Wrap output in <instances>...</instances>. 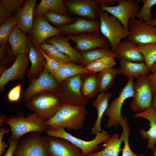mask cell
Masks as SVG:
<instances>
[{
    "label": "cell",
    "instance_id": "cell-1",
    "mask_svg": "<svg viewBox=\"0 0 156 156\" xmlns=\"http://www.w3.org/2000/svg\"><path fill=\"white\" fill-rule=\"evenodd\" d=\"M87 115L85 106L63 103L55 115L45 121L49 129L63 127L69 130L81 129Z\"/></svg>",
    "mask_w": 156,
    "mask_h": 156
},
{
    "label": "cell",
    "instance_id": "cell-2",
    "mask_svg": "<svg viewBox=\"0 0 156 156\" xmlns=\"http://www.w3.org/2000/svg\"><path fill=\"white\" fill-rule=\"evenodd\" d=\"M45 121L35 112L29 113L26 117L21 112L17 116L12 115L10 118H6L4 123L10 127L12 133L8 140L7 146L12 140H20L24 135L28 133L46 132L49 129Z\"/></svg>",
    "mask_w": 156,
    "mask_h": 156
},
{
    "label": "cell",
    "instance_id": "cell-3",
    "mask_svg": "<svg viewBox=\"0 0 156 156\" xmlns=\"http://www.w3.org/2000/svg\"><path fill=\"white\" fill-rule=\"evenodd\" d=\"M47 135L61 138L66 140L79 148L84 155L88 156L90 153L98 149L99 145L107 140L111 135L104 130L97 133L92 140L86 141L77 138L67 133L63 127H57L49 129L46 132Z\"/></svg>",
    "mask_w": 156,
    "mask_h": 156
},
{
    "label": "cell",
    "instance_id": "cell-4",
    "mask_svg": "<svg viewBox=\"0 0 156 156\" xmlns=\"http://www.w3.org/2000/svg\"><path fill=\"white\" fill-rule=\"evenodd\" d=\"M48 146L47 135L32 132L21 139L12 156H47Z\"/></svg>",
    "mask_w": 156,
    "mask_h": 156
},
{
    "label": "cell",
    "instance_id": "cell-5",
    "mask_svg": "<svg viewBox=\"0 0 156 156\" xmlns=\"http://www.w3.org/2000/svg\"><path fill=\"white\" fill-rule=\"evenodd\" d=\"M63 103L56 92L40 94L25 102L26 107L46 121L51 118Z\"/></svg>",
    "mask_w": 156,
    "mask_h": 156
},
{
    "label": "cell",
    "instance_id": "cell-6",
    "mask_svg": "<svg viewBox=\"0 0 156 156\" xmlns=\"http://www.w3.org/2000/svg\"><path fill=\"white\" fill-rule=\"evenodd\" d=\"M100 21V31L107 39L112 50L114 52L121 40L127 38L129 31L126 30L120 21L108 12L102 11L99 14Z\"/></svg>",
    "mask_w": 156,
    "mask_h": 156
},
{
    "label": "cell",
    "instance_id": "cell-7",
    "mask_svg": "<svg viewBox=\"0 0 156 156\" xmlns=\"http://www.w3.org/2000/svg\"><path fill=\"white\" fill-rule=\"evenodd\" d=\"M82 74L73 76L59 84L57 93L62 103L77 105H86L88 100L81 92Z\"/></svg>",
    "mask_w": 156,
    "mask_h": 156
},
{
    "label": "cell",
    "instance_id": "cell-8",
    "mask_svg": "<svg viewBox=\"0 0 156 156\" xmlns=\"http://www.w3.org/2000/svg\"><path fill=\"white\" fill-rule=\"evenodd\" d=\"M134 79L128 78L127 83L119 93L118 96L112 101L105 112L104 115L108 117L106 126L107 128L113 126L117 128L119 125L121 126L124 118L121 113L123 104L127 99L133 98L135 93L133 87Z\"/></svg>",
    "mask_w": 156,
    "mask_h": 156
},
{
    "label": "cell",
    "instance_id": "cell-9",
    "mask_svg": "<svg viewBox=\"0 0 156 156\" xmlns=\"http://www.w3.org/2000/svg\"><path fill=\"white\" fill-rule=\"evenodd\" d=\"M133 84L135 93L130 105L134 112H141L151 107L153 93L148 78V75H142Z\"/></svg>",
    "mask_w": 156,
    "mask_h": 156
},
{
    "label": "cell",
    "instance_id": "cell-10",
    "mask_svg": "<svg viewBox=\"0 0 156 156\" xmlns=\"http://www.w3.org/2000/svg\"><path fill=\"white\" fill-rule=\"evenodd\" d=\"M59 84L45 67L38 77L31 81L29 85L23 92L22 97L25 102L36 96L47 92H57Z\"/></svg>",
    "mask_w": 156,
    "mask_h": 156
},
{
    "label": "cell",
    "instance_id": "cell-11",
    "mask_svg": "<svg viewBox=\"0 0 156 156\" xmlns=\"http://www.w3.org/2000/svg\"><path fill=\"white\" fill-rule=\"evenodd\" d=\"M140 0H118V5L114 6H101L102 10L116 18L124 27L129 31V22L137 17L140 9Z\"/></svg>",
    "mask_w": 156,
    "mask_h": 156
},
{
    "label": "cell",
    "instance_id": "cell-12",
    "mask_svg": "<svg viewBox=\"0 0 156 156\" xmlns=\"http://www.w3.org/2000/svg\"><path fill=\"white\" fill-rule=\"evenodd\" d=\"M129 27L128 40L137 44L156 43V27L136 19L129 21Z\"/></svg>",
    "mask_w": 156,
    "mask_h": 156
},
{
    "label": "cell",
    "instance_id": "cell-13",
    "mask_svg": "<svg viewBox=\"0 0 156 156\" xmlns=\"http://www.w3.org/2000/svg\"><path fill=\"white\" fill-rule=\"evenodd\" d=\"M64 3L68 13L90 20H96L102 11L98 0H67Z\"/></svg>",
    "mask_w": 156,
    "mask_h": 156
},
{
    "label": "cell",
    "instance_id": "cell-14",
    "mask_svg": "<svg viewBox=\"0 0 156 156\" xmlns=\"http://www.w3.org/2000/svg\"><path fill=\"white\" fill-rule=\"evenodd\" d=\"M76 44V48L80 52L96 48L109 49L110 44L100 31L83 33L77 35H66Z\"/></svg>",
    "mask_w": 156,
    "mask_h": 156
},
{
    "label": "cell",
    "instance_id": "cell-15",
    "mask_svg": "<svg viewBox=\"0 0 156 156\" xmlns=\"http://www.w3.org/2000/svg\"><path fill=\"white\" fill-rule=\"evenodd\" d=\"M57 35H62L60 30L51 25L43 16L34 18L32 30L28 36L40 47L48 39Z\"/></svg>",
    "mask_w": 156,
    "mask_h": 156
},
{
    "label": "cell",
    "instance_id": "cell-16",
    "mask_svg": "<svg viewBox=\"0 0 156 156\" xmlns=\"http://www.w3.org/2000/svg\"><path fill=\"white\" fill-rule=\"evenodd\" d=\"M30 62L28 55L23 54L17 55L12 65L0 75L1 92L10 81L21 80L23 78Z\"/></svg>",
    "mask_w": 156,
    "mask_h": 156
},
{
    "label": "cell",
    "instance_id": "cell-17",
    "mask_svg": "<svg viewBox=\"0 0 156 156\" xmlns=\"http://www.w3.org/2000/svg\"><path fill=\"white\" fill-rule=\"evenodd\" d=\"M47 136V156H88L84 155L79 148L66 140Z\"/></svg>",
    "mask_w": 156,
    "mask_h": 156
},
{
    "label": "cell",
    "instance_id": "cell-18",
    "mask_svg": "<svg viewBox=\"0 0 156 156\" xmlns=\"http://www.w3.org/2000/svg\"><path fill=\"white\" fill-rule=\"evenodd\" d=\"M27 46L31 66L27 73V77L31 81L38 77L45 68L46 60L42 50L28 37Z\"/></svg>",
    "mask_w": 156,
    "mask_h": 156
},
{
    "label": "cell",
    "instance_id": "cell-19",
    "mask_svg": "<svg viewBox=\"0 0 156 156\" xmlns=\"http://www.w3.org/2000/svg\"><path fill=\"white\" fill-rule=\"evenodd\" d=\"M99 20H90L77 17L73 23L57 27L60 30L62 35H77L86 32L100 31Z\"/></svg>",
    "mask_w": 156,
    "mask_h": 156
},
{
    "label": "cell",
    "instance_id": "cell-20",
    "mask_svg": "<svg viewBox=\"0 0 156 156\" xmlns=\"http://www.w3.org/2000/svg\"><path fill=\"white\" fill-rule=\"evenodd\" d=\"M137 118H142L148 120L150 128L146 131L140 129L139 132L142 138L147 140V147L151 150L155 146L156 144V110L150 107L144 111L138 112L134 114Z\"/></svg>",
    "mask_w": 156,
    "mask_h": 156
},
{
    "label": "cell",
    "instance_id": "cell-21",
    "mask_svg": "<svg viewBox=\"0 0 156 156\" xmlns=\"http://www.w3.org/2000/svg\"><path fill=\"white\" fill-rule=\"evenodd\" d=\"M36 0H27L21 9L15 14L17 19V27L29 35L34 20V13Z\"/></svg>",
    "mask_w": 156,
    "mask_h": 156
},
{
    "label": "cell",
    "instance_id": "cell-22",
    "mask_svg": "<svg viewBox=\"0 0 156 156\" xmlns=\"http://www.w3.org/2000/svg\"><path fill=\"white\" fill-rule=\"evenodd\" d=\"M117 58L133 62H144L143 56L139 50L137 44L127 39L121 42L114 52Z\"/></svg>",
    "mask_w": 156,
    "mask_h": 156
},
{
    "label": "cell",
    "instance_id": "cell-23",
    "mask_svg": "<svg viewBox=\"0 0 156 156\" xmlns=\"http://www.w3.org/2000/svg\"><path fill=\"white\" fill-rule=\"evenodd\" d=\"M69 40L67 37L57 35L48 39L46 42L52 44L60 52L68 56L73 62L81 65L82 58L81 53L72 47Z\"/></svg>",
    "mask_w": 156,
    "mask_h": 156
},
{
    "label": "cell",
    "instance_id": "cell-24",
    "mask_svg": "<svg viewBox=\"0 0 156 156\" xmlns=\"http://www.w3.org/2000/svg\"><path fill=\"white\" fill-rule=\"evenodd\" d=\"M119 67L117 69L118 74H121L128 78H137L141 75H148L151 71L144 62H133L125 59H120Z\"/></svg>",
    "mask_w": 156,
    "mask_h": 156
},
{
    "label": "cell",
    "instance_id": "cell-25",
    "mask_svg": "<svg viewBox=\"0 0 156 156\" xmlns=\"http://www.w3.org/2000/svg\"><path fill=\"white\" fill-rule=\"evenodd\" d=\"M28 39L26 34L18 28L16 25L14 28L9 37L8 42L14 55L16 56L19 54L28 55Z\"/></svg>",
    "mask_w": 156,
    "mask_h": 156
},
{
    "label": "cell",
    "instance_id": "cell-26",
    "mask_svg": "<svg viewBox=\"0 0 156 156\" xmlns=\"http://www.w3.org/2000/svg\"><path fill=\"white\" fill-rule=\"evenodd\" d=\"M112 95V93L110 92L100 93L93 101V106L97 111V115L96 120L91 129V134L96 135L102 131L101 126L102 118L109 106V101Z\"/></svg>",
    "mask_w": 156,
    "mask_h": 156
},
{
    "label": "cell",
    "instance_id": "cell-27",
    "mask_svg": "<svg viewBox=\"0 0 156 156\" xmlns=\"http://www.w3.org/2000/svg\"><path fill=\"white\" fill-rule=\"evenodd\" d=\"M100 79L98 74L89 73L82 74L81 92L87 100L94 98L99 92Z\"/></svg>",
    "mask_w": 156,
    "mask_h": 156
},
{
    "label": "cell",
    "instance_id": "cell-28",
    "mask_svg": "<svg viewBox=\"0 0 156 156\" xmlns=\"http://www.w3.org/2000/svg\"><path fill=\"white\" fill-rule=\"evenodd\" d=\"M49 10L53 11L62 15L69 16L63 1L41 0L34 9V17L43 16Z\"/></svg>",
    "mask_w": 156,
    "mask_h": 156
},
{
    "label": "cell",
    "instance_id": "cell-29",
    "mask_svg": "<svg viewBox=\"0 0 156 156\" xmlns=\"http://www.w3.org/2000/svg\"><path fill=\"white\" fill-rule=\"evenodd\" d=\"M123 141L121 138L117 133L111 136L103 142L105 147L102 150L96 152H92L88 156H119L122 150L121 146Z\"/></svg>",
    "mask_w": 156,
    "mask_h": 156
},
{
    "label": "cell",
    "instance_id": "cell-30",
    "mask_svg": "<svg viewBox=\"0 0 156 156\" xmlns=\"http://www.w3.org/2000/svg\"><path fill=\"white\" fill-rule=\"evenodd\" d=\"M26 1L25 0H1L0 25L15 15L22 7Z\"/></svg>",
    "mask_w": 156,
    "mask_h": 156
},
{
    "label": "cell",
    "instance_id": "cell-31",
    "mask_svg": "<svg viewBox=\"0 0 156 156\" xmlns=\"http://www.w3.org/2000/svg\"><path fill=\"white\" fill-rule=\"evenodd\" d=\"M89 73H93L72 62L62 63L58 71L56 81L59 84L65 80L73 76Z\"/></svg>",
    "mask_w": 156,
    "mask_h": 156
},
{
    "label": "cell",
    "instance_id": "cell-32",
    "mask_svg": "<svg viewBox=\"0 0 156 156\" xmlns=\"http://www.w3.org/2000/svg\"><path fill=\"white\" fill-rule=\"evenodd\" d=\"M80 53L82 58L81 66L84 67L104 56H111L117 58L114 52L109 49L96 48Z\"/></svg>",
    "mask_w": 156,
    "mask_h": 156
},
{
    "label": "cell",
    "instance_id": "cell-33",
    "mask_svg": "<svg viewBox=\"0 0 156 156\" xmlns=\"http://www.w3.org/2000/svg\"><path fill=\"white\" fill-rule=\"evenodd\" d=\"M17 23V19L14 15L0 25V52L3 51L6 48L9 37Z\"/></svg>",
    "mask_w": 156,
    "mask_h": 156
},
{
    "label": "cell",
    "instance_id": "cell-34",
    "mask_svg": "<svg viewBox=\"0 0 156 156\" xmlns=\"http://www.w3.org/2000/svg\"><path fill=\"white\" fill-rule=\"evenodd\" d=\"M115 58L113 56H104L90 63L85 68L93 73H97L114 67L116 64Z\"/></svg>",
    "mask_w": 156,
    "mask_h": 156
},
{
    "label": "cell",
    "instance_id": "cell-35",
    "mask_svg": "<svg viewBox=\"0 0 156 156\" xmlns=\"http://www.w3.org/2000/svg\"><path fill=\"white\" fill-rule=\"evenodd\" d=\"M100 85L99 92L103 93L107 91L118 74L117 69L113 67L99 72Z\"/></svg>",
    "mask_w": 156,
    "mask_h": 156
},
{
    "label": "cell",
    "instance_id": "cell-36",
    "mask_svg": "<svg viewBox=\"0 0 156 156\" xmlns=\"http://www.w3.org/2000/svg\"><path fill=\"white\" fill-rule=\"evenodd\" d=\"M137 44L139 50L143 56L144 62L151 72L153 64L156 62V43Z\"/></svg>",
    "mask_w": 156,
    "mask_h": 156
},
{
    "label": "cell",
    "instance_id": "cell-37",
    "mask_svg": "<svg viewBox=\"0 0 156 156\" xmlns=\"http://www.w3.org/2000/svg\"><path fill=\"white\" fill-rule=\"evenodd\" d=\"M121 126L122 127V131L120 137L124 143L123 147L122 150V156H146L145 154L142 153L138 155L136 154L131 149L129 142V136L130 129L127 118L125 116Z\"/></svg>",
    "mask_w": 156,
    "mask_h": 156
},
{
    "label": "cell",
    "instance_id": "cell-38",
    "mask_svg": "<svg viewBox=\"0 0 156 156\" xmlns=\"http://www.w3.org/2000/svg\"><path fill=\"white\" fill-rule=\"evenodd\" d=\"M40 48L49 57L61 63H68L72 62L70 58L64 54L51 44L44 42L41 44Z\"/></svg>",
    "mask_w": 156,
    "mask_h": 156
},
{
    "label": "cell",
    "instance_id": "cell-39",
    "mask_svg": "<svg viewBox=\"0 0 156 156\" xmlns=\"http://www.w3.org/2000/svg\"><path fill=\"white\" fill-rule=\"evenodd\" d=\"M43 16L47 21L57 26V27L72 24L76 20V18L62 15L52 10L46 12Z\"/></svg>",
    "mask_w": 156,
    "mask_h": 156
},
{
    "label": "cell",
    "instance_id": "cell-40",
    "mask_svg": "<svg viewBox=\"0 0 156 156\" xmlns=\"http://www.w3.org/2000/svg\"><path fill=\"white\" fill-rule=\"evenodd\" d=\"M141 1L143 5L138 12L137 17L138 19L147 23L153 19L151 9L153 6L156 5V0H142Z\"/></svg>",
    "mask_w": 156,
    "mask_h": 156
},
{
    "label": "cell",
    "instance_id": "cell-41",
    "mask_svg": "<svg viewBox=\"0 0 156 156\" xmlns=\"http://www.w3.org/2000/svg\"><path fill=\"white\" fill-rule=\"evenodd\" d=\"M42 51L46 58V63L45 67L48 71L57 80L58 71L62 63L60 62L49 57L43 51Z\"/></svg>",
    "mask_w": 156,
    "mask_h": 156
},
{
    "label": "cell",
    "instance_id": "cell-42",
    "mask_svg": "<svg viewBox=\"0 0 156 156\" xmlns=\"http://www.w3.org/2000/svg\"><path fill=\"white\" fill-rule=\"evenodd\" d=\"M22 85L19 84L16 86L8 92V101L12 102H17L20 99Z\"/></svg>",
    "mask_w": 156,
    "mask_h": 156
},
{
    "label": "cell",
    "instance_id": "cell-43",
    "mask_svg": "<svg viewBox=\"0 0 156 156\" xmlns=\"http://www.w3.org/2000/svg\"><path fill=\"white\" fill-rule=\"evenodd\" d=\"M20 140H13L9 144L8 148L3 156H12Z\"/></svg>",
    "mask_w": 156,
    "mask_h": 156
},
{
    "label": "cell",
    "instance_id": "cell-44",
    "mask_svg": "<svg viewBox=\"0 0 156 156\" xmlns=\"http://www.w3.org/2000/svg\"><path fill=\"white\" fill-rule=\"evenodd\" d=\"M148 81L153 94L156 92V71L148 75Z\"/></svg>",
    "mask_w": 156,
    "mask_h": 156
},
{
    "label": "cell",
    "instance_id": "cell-45",
    "mask_svg": "<svg viewBox=\"0 0 156 156\" xmlns=\"http://www.w3.org/2000/svg\"><path fill=\"white\" fill-rule=\"evenodd\" d=\"M5 132L3 131L0 132V156H1L5 148L8 147L7 144L2 140Z\"/></svg>",
    "mask_w": 156,
    "mask_h": 156
},
{
    "label": "cell",
    "instance_id": "cell-46",
    "mask_svg": "<svg viewBox=\"0 0 156 156\" xmlns=\"http://www.w3.org/2000/svg\"><path fill=\"white\" fill-rule=\"evenodd\" d=\"M118 0H98L100 6H109L117 3Z\"/></svg>",
    "mask_w": 156,
    "mask_h": 156
},
{
    "label": "cell",
    "instance_id": "cell-47",
    "mask_svg": "<svg viewBox=\"0 0 156 156\" xmlns=\"http://www.w3.org/2000/svg\"><path fill=\"white\" fill-rule=\"evenodd\" d=\"M151 107L156 110V92L153 94Z\"/></svg>",
    "mask_w": 156,
    "mask_h": 156
},
{
    "label": "cell",
    "instance_id": "cell-48",
    "mask_svg": "<svg viewBox=\"0 0 156 156\" xmlns=\"http://www.w3.org/2000/svg\"><path fill=\"white\" fill-rule=\"evenodd\" d=\"M146 23L153 26H156V19L153 18Z\"/></svg>",
    "mask_w": 156,
    "mask_h": 156
},
{
    "label": "cell",
    "instance_id": "cell-49",
    "mask_svg": "<svg viewBox=\"0 0 156 156\" xmlns=\"http://www.w3.org/2000/svg\"><path fill=\"white\" fill-rule=\"evenodd\" d=\"M6 118V116L2 114H1L0 116V127L2 125V123L4 122L5 119Z\"/></svg>",
    "mask_w": 156,
    "mask_h": 156
},
{
    "label": "cell",
    "instance_id": "cell-50",
    "mask_svg": "<svg viewBox=\"0 0 156 156\" xmlns=\"http://www.w3.org/2000/svg\"><path fill=\"white\" fill-rule=\"evenodd\" d=\"M156 71V62L153 64L151 72L153 73Z\"/></svg>",
    "mask_w": 156,
    "mask_h": 156
},
{
    "label": "cell",
    "instance_id": "cell-51",
    "mask_svg": "<svg viewBox=\"0 0 156 156\" xmlns=\"http://www.w3.org/2000/svg\"><path fill=\"white\" fill-rule=\"evenodd\" d=\"M152 153L153 156H156V146L151 149Z\"/></svg>",
    "mask_w": 156,
    "mask_h": 156
},
{
    "label": "cell",
    "instance_id": "cell-52",
    "mask_svg": "<svg viewBox=\"0 0 156 156\" xmlns=\"http://www.w3.org/2000/svg\"><path fill=\"white\" fill-rule=\"evenodd\" d=\"M156 18V14H155V16L154 17V19L155 18Z\"/></svg>",
    "mask_w": 156,
    "mask_h": 156
}]
</instances>
